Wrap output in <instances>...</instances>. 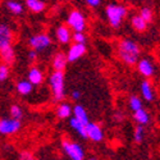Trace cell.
<instances>
[{"mask_svg": "<svg viewBox=\"0 0 160 160\" xmlns=\"http://www.w3.org/2000/svg\"><path fill=\"white\" fill-rule=\"evenodd\" d=\"M81 96H82V94H81V91H79V90H73L71 92V98L74 101H78L79 99H81Z\"/></svg>", "mask_w": 160, "mask_h": 160, "instance_id": "d6a6232c", "label": "cell"}, {"mask_svg": "<svg viewBox=\"0 0 160 160\" xmlns=\"http://www.w3.org/2000/svg\"><path fill=\"white\" fill-rule=\"evenodd\" d=\"M22 128V121L14 118H2L0 119V136H12L18 133Z\"/></svg>", "mask_w": 160, "mask_h": 160, "instance_id": "52a82bcc", "label": "cell"}, {"mask_svg": "<svg viewBox=\"0 0 160 160\" xmlns=\"http://www.w3.org/2000/svg\"><path fill=\"white\" fill-rule=\"evenodd\" d=\"M133 113V119L137 124H141V126H146L150 123V114L146 112L143 108H140L137 109L136 112H132Z\"/></svg>", "mask_w": 160, "mask_h": 160, "instance_id": "603a6c76", "label": "cell"}, {"mask_svg": "<svg viewBox=\"0 0 160 160\" xmlns=\"http://www.w3.org/2000/svg\"><path fill=\"white\" fill-rule=\"evenodd\" d=\"M128 14L127 7L117 3H110L105 7V17L108 21L109 26L114 30H118L122 26L124 18Z\"/></svg>", "mask_w": 160, "mask_h": 160, "instance_id": "7a4b0ae2", "label": "cell"}, {"mask_svg": "<svg viewBox=\"0 0 160 160\" xmlns=\"http://www.w3.org/2000/svg\"><path fill=\"white\" fill-rule=\"evenodd\" d=\"M72 109L73 106L68 102V101H59L57 109H55V114L59 119L64 121V119H69L72 117Z\"/></svg>", "mask_w": 160, "mask_h": 160, "instance_id": "2e32d148", "label": "cell"}, {"mask_svg": "<svg viewBox=\"0 0 160 160\" xmlns=\"http://www.w3.org/2000/svg\"><path fill=\"white\" fill-rule=\"evenodd\" d=\"M9 76H10L9 65H7L4 63H0V82H5L9 78Z\"/></svg>", "mask_w": 160, "mask_h": 160, "instance_id": "f1b7e54d", "label": "cell"}, {"mask_svg": "<svg viewBox=\"0 0 160 160\" xmlns=\"http://www.w3.org/2000/svg\"><path fill=\"white\" fill-rule=\"evenodd\" d=\"M55 38L62 45H68L72 41V30L67 24H60L55 28Z\"/></svg>", "mask_w": 160, "mask_h": 160, "instance_id": "8fae6325", "label": "cell"}, {"mask_svg": "<svg viewBox=\"0 0 160 160\" xmlns=\"http://www.w3.org/2000/svg\"><path fill=\"white\" fill-rule=\"evenodd\" d=\"M137 71L141 76H143L145 78H151L154 74H155V65L154 63L149 59V58H142V59H138L137 62Z\"/></svg>", "mask_w": 160, "mask_h": 160, "instance_id": "30bf717a", "label": "cell"}, {"mask_svg": "<svg viewBox=\"0 0 160 160\" xmlns=\"http://www.w3.org/2000/svg\"><path fill=\"white\" fill-rule=\"evenodd\" d=\"M138 2H143V0H138Z\"/></svg>", "mask_w": 160, "mask_h": 160, "instance_id": "d590c367", "label": "cell"}, {"mask_svg": "<svg viewBox=\"0 0 160 160\" xmlns=\"http://www.w3.org/2000/svg\"><path fill=\"white\" fill-rule=\"evenodd\" d=\"M62 150L69 160H85V150L81 143L71 140L62 141Z\"/></svg>", "mask_w": 160, "mask_h": 160, "instance_id": "5b68a950", "label": "cell"}, {"mask_svg": "<svg viewBox=\"0 0 160 160\" xmlns=\"http://www.w3.org/2000/svg\"><path fill=\"white\" fill-rule=\"evenodd\" d=\"M138 14L141 16V18H142L145 22H148V23H150V22L152 21V17H154V13H152V10H151L149 7H142Z\"/></svg>", "mask_w": 160, "mask_h": 160, "instance_id": "83f0119b", "label": "cell"}, {"mask_svg": "<svg viewBox=\"0 0 160 160\" xmlns=\"http://www.w3.org/2000/svg\"><path fill=\"white\" fill-rule=\"evenodd\" d=\"M27 9L35 14H38V13H42L46 9V3L44 0H26L24 2Z\"/></svg>", "mask_w": 160, "mask_h": 160, "instance_id": "d6986e66", "label": "cell"}, {"mask_svg": "<svg viewBox=\"0 0 160 160\" xmlns=\"http://www.w3.org/2000/svg\"><path fill=\"white\" fill-rule=\"evenodd\" d=\"M49 86L51 90L52 99L62 101L65 98V74L63 71H52L49 76Z\"/></svg>", "mask_w": 160, "mask_h": 160, "instance_id": "3957f363", "label": "cell"}, {"mask_svg": "<svg viewBox=\"0 0 160 160\" xmlns=\"http://www.w3.org/2000/svg\"><path fill=\"white\" fill-rule=\"evenodd\" d=\"M72 115L76 117L78 121H81V122L85 123V124H87V123L90 122V121H88V114H87V112H86V109H85V106L81 105V104H76V105L73 106Z\"/></svg>", "mask_w": 160, "mask_h": 160, "instance_id": "7402d4cb", "label": "cell"}, {"mask_svg": "<svg viewBox=\"0 0 160 160\" xmlns=\"http://www.w3.org/2000/svg\"><path fill=\"white\" fill-rule=\"evenodd\" d=\"M18 160H35V158L30 151H22L19 154V159Z\"/></svg>", "mask_w": 160, "mask_h": 160, "instance_id": "4dcf8cb0", "label": "cell"}, {"mask_svg": "<svg viewBox=\"0 0 160 160\" xmlns=\"http://www.w3.org/2000/svg\"><path fill=\"white\" fill-rule=\"evenodd\" d=\"M87 52V48L85 44H76L73 42V45L69 46L68 51H67V60L68 63H73V62H77L78 59H81L86 55Z\"/></svg>", "mask_w": 160, "mask_h": 160, "instance_id": "ba28073f", "label": "cell"}, {"mask_svg": "<svg viewBox=\"0 0 160 160\" xmlns=\"http://www.w3.org/2000/svg\"><path fill=\"white\" fill-rule=\"evenodd\" d=\"M128 106L132 112H136L140 108H143V104H142V99L137 95H131L128 99Z\"/></svg>", "mask_w": 160, "mask_h": 160, "instance_id": "d4e9b609", "label": "cell"}, {"mask_svg": "<svg viewBox=\"0 0 160 160\" xmlns=\"http://www.w3.org/2000/svg\"><path fill=\"white\" fill-rule=\"evenodd\" d=\"M9 114H10L12 118L22 121V118H23V109L21 108L18 104H12L10 105V109H9Z\"/></svg>", "mask_w": 160, "mask_h": 160, "instance_id": "4316f807", "label": "cell"}, {"mask_svg": "<svg viewBox=\"0 0 160 160\" xmlns=\"http://www.w3.org/2000/svg\"><path fill=\"white\" fill-rule=\"evenodd\" d=\"M148 22H145L140 14H136V16H133L131 18V26H132V28L135 30L136 32H143L146 31V28H148Z\"/></svg>", "mask_w": 160, "mask_h": 160, "instance_id": "cb8c5ba5", "label": "cell"}, {"mask_svg": "<svg viewBox=\"0 0 160 160\" xmlns=\"http://www.w3.org/2000/svg\"><path fill=\"white\" fill-rule=\"evenodd\" d=\"M141 55L140 45L132 38H123L118 44V57L126 65H136Z\"/></svg>", "mask_w": 160, "mask_h": 160, "instance_id": "6da1fadb", "label": "cell"}, {"mask_svg": "<svg viewBox=\"0 0 160 160\" xmlns=\"http://www.w3.org/2000/svg\"><path fill=\"white\" fill-rule=\"evenodd\" d=\"M13 42V30L5 23H0V51Z\"/></svg>", "mask_w": 160, "mask_h": 160, "instance_id": "7c38bea8", "label": "cell"}, {"mask_svg": "<svg viewBox=\"0 0 160 160\" xmlns=\"http://www.w3.org/2000/svg\"><path fill=\"white\" fill-rule=\"evenodd\" d=\"M27 79L33 85V86H38L44 82L45 79V73L41 68H38V67H31L27 72Z\"/></svg>", "mask_w": 160, "mask_h": 160, "instance_id": "5bb4252c", "label": "cell"}, {"mask_svg": "<svg viewBox=\"0 0 160 160\" xmlns=\"http://www.w3.org/2000/svg\"><path fill=\"white\" fill-rule=\"evenodd\" d=\"M140 94L142 96V99L148 102H151L155 100V91L152 88L151 82L148 78H145L143 81L140 83Z\"/></svg>", "mask_w": 160, "mask_h": 160, "instance_id": "4fadbf2b", "label": "cell"}, {"mask_svg": "<svg viewBox=\"0 0 160 160\" xmlns=\"http://www.w3.org/2000/svg\"><path fill=\"white\" fill-rule=\"evenodd\" d=\"M16 90L21 96H27L32 92L33 85L28 81V79H19V81L16 83Z\"/></svg>", "mask_w": 160, "mask_h": 160, "instance_id": "44dd1931", "label": "cell"}, {"mask_svg": "<svg viewBox=\"0 0 160 160\" xmlns=\"http://www.w3.org/2000/svg\"><path fill=\"white\" fill-rule=\"evenodd\" d=\"M101 2H102V0H85L86 5H88L90 8H98V7H100Z\"/></svg>", "mask_w": 160, "mask_h": 160, "instance_id": "1f68e13d", "label": "cell"}, {"mask_svg": "<svg viewBox=\"0 0 160 160\" xmlns=\"http://www.w3.org/2000/svg\"><path fill=\"white\" fill-rule=\"evenodd\" d=\"M27 42H28V46L31 49H33L35 51L42 52V51H45V50H48V49L51 48L52 40H51V37L48 33L40 32V33H36V35L30 36Z\"/></svg>", "mask_w": 160, "mask_h": 160, "instance_id": "8992f818", "label": "cell"}, {"mask_svg": "<svg viewBox=\"0 0 160 160\" xmlns=\"http://www.w3.org/2000/svg\"><path fill=\"white\" fill-rule=\"evenodd\" d=\"M67 64H68V60H67V55L63 51H58L55 52L51 58V68L52 71H63L65 69Z\"/></svg>", "mask_w": 160, "mask_h": 160, "instance_id": "9a60e30c", "label": "cell"}, {"mask_svg": "<svg viewBox=\"0 0 160 160\" xmlns=\"http://www.w3.org/2000/svg\"><path fill=\"white\" fill-rule=\"evenodd\" d=\"M146 136V131H145V126L137 124L135 127V131H133V140H135L136 143H141L145 140Z\"/></svg>", "mask_w": 160, "mask_h": 160, "instance_id": "484cf974", "label": "cell"}, {"mask_svg": "<svg viewBox=\"0 0 160 160\" xmlns=\"http://www.w3.org/2000/svg\"><path fill=\"white\" fill-rule=\"evenodd\" d=\"M86 135L87 140L92 142H101L104 140V131L101 126L95 122H88L86 124Z\"/></svg>", "mask_w": 160, "mask_h": 160, "instance_id": "9c48e42d", "label": "cell"}, {"mask_svg": "<svg viewBox=\"0 0 160 160\" xmlns=\"http://www.w3.org/2000/svg\"><path fill=\"white\" fill-rule=\"evenodd\" d=\"M69 127L77 133L79 137L87 138V135H86V124L82 123L81 121H78L76 117H71L69 118Z\"/></svg>", "mask_w": 160, "mask_h": 160, "instance_id": "ac0fdd59", "label": "cell"}, {"mask_svg": "<svg viewBox=\"0 0 160 160\" xmlns=\"http://www.w3.org/2000/svg\"><path fill=\"white\" fill-rule=\"evenodd\" d=\"M87 160H99V159H96V158H94V156H92V158H88Z\"/></svg>", "mask_w": 160, "mask_h": 160, "instance_id": "e575fe53", "label": "cell"}, {"mask_svg": "<svg viewBox=\"0 0 160 160\" xmlns=\"http://www.w3.org/2000/svg\"><path fill=\"white\" fill-rule=\"evenodd\" d=\"M67 26L72 30V32H85L87 28V19L81 10L73 9L68 13Z\"/></svg>", "mask_w": 160, "mask_h": 160, "instance_id": "277c9868", "label": "cell"}, {"mask_svg": "<svg viewBox=\"0 0 160 160\" xmlns=\"http://www.w3.org/2000/svg\"><path fill=\"white\" fill-rule=\"evenodd\" d=\"M5 8L13 16H22L23 10H24L23 4L21 2H18V0H7L5 2Z\"/></svg>", "mask_w": 160, "mask_h": 160, "instance_id": "ffe728a7", "label": "cell"}, {"mask_svg": "<svg viewBox=\"0 0 160 160\" xmlns=\"http://www.w3.org/2000/svg\"><path fill=\"white\" fill-rule=\"evenodd\" d=\"M0 59H2V63L7 64V65H12L16 62V50L12 45L4 48L2 51H0Z\"/></svg>", "mask_w": 160, "mask_h": 160, "instance_id": "e0dca14e", "label": "cell"}, {"mask_svg": "<svg viewBox=\"0 0 160 160\" xmlns=\"http://www.w3.org/2000/svg\"><path fill=\"white\" fill-rule=\"evenodd\" d=\"M36 59H37V51H35L33 49H31L28 51V60L33 63V62H36Z\"/></svg>", "mask_w": 160, "mask_h": 160, "instance_id": "836d02e7", "label": "cell"}, {"mask_svg": "<svg viewBox=\"0 0 160 160\" xmlns=\"http://www.w3.org/2000/svg\"><path fill=\"white\" fill-rule=\"evenodd\" d=\"M72 41L76 44H86L87 37L85 32H72Z\"/></svg>", "mask_w": 160, "mask_h": 160, "instance_id": "f546056e", "label": "cell"}]
</instances>
